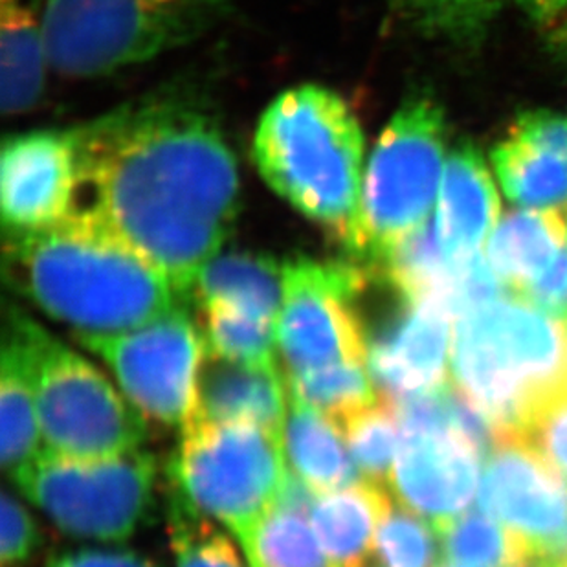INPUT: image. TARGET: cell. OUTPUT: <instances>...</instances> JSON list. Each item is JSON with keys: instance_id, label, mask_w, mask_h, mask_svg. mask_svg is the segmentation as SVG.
Listing matches in <instances>:
<instances>
[{"instance_id": "obj_30", "label": "cell", "mask_w": 567, "mask_h": 567, "mask_svg": "<svg viewBox=\"0 0 567 567\" xmlns=\"http://www.w3.org/2000/svg\"><path fill=\"white\" fill-rule=\"evenodd\" d=\"M290 390L334 421L377 401V385L364 362H342L287 375Z\"/></svg>"}, {"instance_id": "obj_20", "label": "cell", "mask_w": 567, "mask_h": 567, "mask_svg": "<svg viewBox=\"0 0 567 567\" xmlns=\"http://www.w3.org/2000/svg\"><path fill=\"white\" fill-rule=\"evenodd\" d=\"M391 504L384 485L368 480L316 498L309 518L332 567H365Z\"/></svg>"}, {"instance_id": "obj_28", "label": "cell", "mask_w": 567, "mask_h": 567, "mask_svg": "<svg viewBox=\"0 0 567 567\" xmlns=\"http://www.w3.org/2000/svg\"><path fill=\"white\" fill-rule=\"evenodd\" d=\"M203 309V332L209 351L245 364L278 365L276 323L223 301H208Z\"/></svg>"}, {"instance_id": "obj_11", "label": "cell", "mask_w": 567, "mask_h": 567, "mask_svg": "<svg viewBox=\"0 0 567 567\" xmlns=\"http://www.w3.org/2000/svg\"><path fill=\"white\" fill-rule=\"evenodd\" d=\"M78 340L107 364L144 417L186 429L197 404L206 338L183 303L133 331Z\"/></svg>"}, {"instance_id": "obj_3", "label": "cell", "mask_w": 567, "mask_h": 567, "mask_svg": "<svg viewBox=\"0 0 567 567\" xmlns=\"http://www.w3.org/2000/svg\"><path fill=\"white\" fill-rule=\"evenodd\" d=\"M254 161L265 183L353 252L364 188V133L337 92L295 86L262 113Z\"/></svg>"}, {"instance_id": "obj_16", "label": "cell", "mask_w": 567, "mask_h": 567, "mask_svg": "<svg viewBox=\"0 0 567 567\" xmlns=\"http://www.w3.org/2000/svg\"><path fill=\"white\" fill-rule=\"evenodd\" d=\"M505 197L518 208L567 212V116L536 109L519 114L491 153Z\"/></svg>"}, {"instance_id": "obj_21", "label": "cell", "mask_w": 567, "mask_h": 567, "mask_svg": "<svg viewBox=\"0 0 567 567\" xmlns=\"http://www.w3.org/2000/svg\"><path fill=\"white\" fill-rule=\"evenodd\" d=\"M284 441L290 471L316 494L331 493L362 480L349 454L342 426L290 388Z\"/></svg>"}, {"instance_id": "obj_26", "label": "cell", "mask_w": 567, "mask_h": 567, "mask_svg": "<svg viewBox=\"0 0 567 567\" xmlns=\"http://www.w3.org/2000/svg\"><path fill=\"white\" fill-rule=\"evenodd\" d=\"M446 560L466 567H538L535 551L488 514L463 513L437 530Z\"/></svg>"}, {"instance_id": "obj_24", "label": "cell", "mask_w": 567, "mask_h": 567, "mask_svg": "<svg viewBox=\"0 0 567 567\" xmlns=\"http://www.w3.org/2000/svg\"><path fill=\"white\" fill-rule=\"evenodd\" d=\"M0 426L2 466L13 480L43 454L44 444L27 353L10 327L0 359Z\"/></svg>"}, {"instance_id": "obj_1", "label": "cell", "mask_w": 567, "mask_h": 567, "mask_svg": "<svg viewBox=\"0 0 567 567\" xmlns=\"http://www.w3.org/2000/svg\"><path fill=\"white\" fill-rule=\"evenodd\" d=\"M80 193L105 225L192 300L204 265L230 237L241 206L236 155L203 103L156 94L85 127Z\"/></svg>"}, {"instance_id": "obj_22", "label": "cell", "mask_w": 567, "mask_h": 567, "mask_svg": "<svg viewBox=\"0 0 567 567\" xmlns=\"http://www.w3.org/2000/svg\"><path fill=\"white\" fill-rule=\"evenodd\" d=\"M49 50L38 10L24 0L0 6V103L4 114L32 111L43 97Z\"/></svg>"}, {"instance_id": "obj_32", "label": "cell", "mask_w": 567, "mask_h": 567, "mask_svg": "<svg viewBox=\"0 0 567 567\" xmlns=\"http://www.w3.org/2000/svg\"><path fill=\"white\" fill-rule=\"evenodd\" d=\"M434 525L406 505L391 504L377 530L379 567H434L437 557Z\"/></svg>"}, {"instance_id": "obj_27", "label": "cell", "mask_w": 567, "mask_h": 567, "mask_svg": "<svg viewBox=\"0 0 567 567\" xmlns=\"http://www.w3.org/2000/svg\"><path fill=\"white\" fill-rule=\"evenodd\" d=\"M349 454L362 480L384 485L390 482L396 454L401 449L402 430L395 406L388 396H380L340 419Z\"/></svg>"}, {"instance_id": "obj_18", "label": "cell", "mask_w": 567, "mask_h": 567, "mask_svg": "<svg viewBox=\"0 0 567 567\" xmlns=\"http://www.w3.org/2000/svg\"><path fill=\"white\" fill-rule=\"evenodd\" d=\"M287 410L289 380L279 365L245 364L206 348L189 423H252L284 434Z\"/></svg>"}, {"instance_id": "obj_17", "label": "cell", "mask_w": 567, "mask_h": 567, "mask_svg": "<svg viewBox=\"0 0 567 567\" xmlns=\"http://www.w3.org/2000/svg\"><path fill=\"white\" fill-rule=\"evenodd\" d=\"M487 161L466 142L450 151L435 206V230L452 267L482 256L502 219V198Z\"/></svg>"}, {"instance_id": "obj_39", "label": "cell", "mask_w": 567, "mask_h": 567, "mask_svg": "<svg viewBox=\"0 0 567 567\" xmlns=\"http://www.w3.org/2000/svg\"><path fill=\"white\" fill-rule=\"evenodd\" d=\"M538 567H567V557L546 560V563H542Z\"/></svg>"}, {"instance_id": "obj_7", "label": "cell", "mask_w": 567, "mask_h": 567, "mask_svg": "<svg viewBox=\"0 0 567 567\" xmlns=\"http://www.w3.org/2000/svg\"><path fill=\"white\" fill-rule=\"evenodd\" d=\"M8 327L27 353L47 452L103 460L140 450L145 417L102 371L21 312H11Z\"/></svg>"}, {"instance_id": "obj_15", "label": "cell", "mask_w": 567, "mask_h": 567, "mask_svg": "<svg viewBox=\"0 0 567 567\" xmlns=\"http://www.w3.org/2000/svg\"><path fill=\"white\" fill-rule=\"evenodd\" d=\"M452 318L444 296L404 300V311L370 342L368 368L382 396L396 399L444 384Z\"/></svg>"}, {"instance_id": "obj_29", "label": "cell", "mask_w": 567, "mask_h": 567, "mask_svg": "<svg viewBox=\"0 0 567 567\" xmlns=\"http://www.w3.org/2000/svg\"><path fill=\"white\" fill-rule=\"evenodd\" d=\"M245 558L248 567H332L309 516L279 505L262 519Z\"/></svg>"}, {"instance_id": "obj_33", "label": "cell", "mask_w": 567, "mask_h": 567, "mask_svg": "<svg viewBox=\"0 0 567 567\" xmlns=\"http://www.w3.org/2000/svg\"><path fill=\"white\" fill-rule=\"evenodd\" d=\"M567 480V388L530 419L524 434Z\"/></svg>"}, {"instance_id": "obj_34", "label": "cell", "mask_w": 567, "mask_h": 567, "mask_svg": "<svg viewBox=\"0 0 567 567\" xmlns=\"http://www.w3.org/2000/svg\"><path fill=\"white\" fill-rule=\"evenodd\" d=\"M2 542H0V558L2 566L17 567L28 563L39 544L41 535L39 527L28 514L27 507L13 498L8 491L2 494Z\"/></svg>"}, {"instance_id": "obj_37", "label": "cell", "mask_w": 567, "mask_h": 567, "mask_svg": "<svg viewBox=\"0 0 567 567\" xmlns=\"http://www.w3.org/2000/svg\"><path fill=\"white\" fill-rule=\"evenodd\" d=\"M530 21L546 30L555 27L567 13V0H516Z\"/></svg>"}, {"instance_id": "obj_12", "label": "cell", "mask_w": 567, "mask_h": 567, "mask_svg": "<svg viewBox=\"0 0 567 567\" xmlns=\"http://www.w3.org/2000/svg\"><path fill=\"white\" fill-rule=\"evenodd\" d=\"M477 502L483 513L518 535L540 564L563 555L567 480L522 435H504L494 444Z\"/></svg>"}, {"instance_id": "obj_31", "label": "cell", "mask_w": 567, "mask_h": 567, "mask_svg": "<svg viewBox=\"0 0 567 567\" xmlns=\"http://www.w3.org/2000/svg\"><path fill=\"white\" fill-rule=\"evenodd\" d=\"M172 546L177 567H245L234 542L212 518L198 513L173 488Z\"/></svg>"}, {"instance_id": "obj_10", "label": "cell", "mask_w": 567, "mask_h": 567, "mask_svg": "<svg viewBox=\"0 0 567 567\" xmlns=\"http://www.w3.org/2000/svg\"><path fill=\"white\" fill-rule=\"evenodd\" d=\"M368 276V268L354 262L307 257L285 262L276 338L287 375L342 362L368 364L370 340L354 311Z\"/></svg>"}, {"instance_id": "obj_8", "label": "cell", "mask_w": 567, "mask_h": 567, "mask_svg": "<svg viewBox=\"0 0 567 567\" xmlns=\"http://www.w3.org/2000/svg\"><path fill=\"white\" fill-rule=\"evenodd\" d=\"M446 158L443 107L426 92L413 94L371 151L353 254L377 267L391 248L434 219Z\"/></svg>"}, {"instance_id": "obj_4", "label": "cell", "mask_w": 567, "mask_h": 567, "mask_svg": "<svg viewBox=\"0 0 567 567\" xmlns=\"http://www.w3.org/2000/svg\"><path fill=\"white\" fill-rule=\"evenodd\" d=\"M450 364L455 388L504 435L567 388V321L524 296H499L455 318Z\"/></svg>"}, {"instance_id": "obj_25", "label": "cell", "mask_w": 567, "mask_h": 567, "mask_svg": "<svg viewBox=\"0 0 567 567\" xmlns=\"http://www.w3.org/2000/svg\"><path fill=\"white\" fill-rule=\"evenodd\" d=\"M396 21L413 33L455 49H476L487 38L505 0H388Z\"/></svg>"}, {"instance_id": "obj_6", "label": "cell", "mask_w": 567, "mask_h": 567, "mask_svg": "<svg viewBox=\"0 0 567 567\" xmlns=\"http://www.w3.org/2000/svg\"><path fill=\"white\" fill-rule=\"evenodd\" d=\"M290 474L284 434L252 423L193 421L169 482L195 511L225 525L247 555Z\"/></svg>"}, {"instance_id": "obj_23", "label": "cell", "mask_w": 567, "mask_h": 567, "mask_svg": "<svg viewBox=\"0 0 567 567\" xmlns=\"http://www.w3.org/2000/svg\"><path fill=\"white\" fill-rule=\"evenodd\" d=\"M192 300L198 306L223 301L276 323L284 301V265L261 254L219 252L198 272Z\"/></svg>"}, {"instance_id": "obj_19", "label": "cell", "mask_w": 567, "mask_h": 567, "mask_svg": "<svg viewBox=\"0 0 567 567\" xmlns=\"http://www.w3.org/2000/svg\"><path fill=\"white\" fill-rule=\"evenodd\" d=\"M566 248V209L518 208L502 215L485 245V259L504 287L519 295L540 279Z\"/></svg>"}, {"instance_id": "obj_36", "label": "cell", "mask_w": 567, "mask_h": 567, "mask_svg": "<svg viewBox=\"0 0 567 567\" xmlns=\"http://www.w3.org/2000/svg\"><path fill=\"white\" fill-rule=\"evenodd\" d=\"M47 567H158L150 558L124 549H80L64 553Z\"/></svg>"}, {"instance_id": "obj_2", "label": "cell", "mask_w": 567, "mask_h": 567, "mask_svg": "<svg viewBox=\"0 0 567 567\" xmlns=\"http://www.w3.org/2000/svg\"><path fill=\"white\" fill-rule=\"evenodd\" d=\"M21 292L78 338L133 331L184 303L172 281L91 209L6 247Z\"/></svg>"}, {"instance_id": "obj_38", "label": "cell", "mask_w": 567, "mask_h": 567, "mask_svg": "<svg viewBox=\"0 0 567 567\" xmlns=\"http://www.w3.org/2000/svg\"><path fill=\"white\" fill-rule=\"evenodd\" d=\"M547 47L553 55L567 63V13L555 27L547 30Z\"/></svg>"}, {"instance_id": "obj_9", "label": "cell", "mask_w": 567, "mask_h": 567, "mask_svg": "<svg viewBox=\"0 0 567 567\" xmlns=\"http://www.w3.org/2000/svg\"><path fill=\"white\" fill-rule=\"evenodd\" d=\"M13 482L64 535L113 544L133 536L150 513L156 460L142 450L103 460L44 450Z\"/></svg>"}, {"instance_id": "obj_14", "label": "cell", "mask_w": 567, "mask_h": 567, "mask_svg": "<svg viewBox=\"0 0 567 567\" xmlns=\"http://www.w3.org/2000/svg\"><path fill=\"white\" fill-rule=\"evenodd\" d=\"M480 452L455 432L402 435L391 487L435 533L463 514L477 488Z\"/></svg>"}, {"instance_id": "obj_13", "label": "cell", "mask_w": 567, "mask_h": 567, "mask_svg": "<svg viewBox=\"0 0 567 567\" xmlns=\"http://www.w3.org/2000/svg\"><path fill=\"white\" fill-rule=\"evenodd\" d=\"M80 183L75 128H43L6 138L0 206L8 236L43 230L74 214Z\"/></svg>"}, {"instance_id": "obj_40", "label": "cell", "mask_w": 567, "mask_h": 567, "mask_svg": "<svg viewBox=\"0 0 567 567\" xmlns=\"http://www.w3.org/2000/svg\"><path fill=\"white\" fill-rule=\"evenodd\" d=\"M435 567H466V566H461V564L450 563V560H446V563L440 564V566H435Z\"/></svg>"}, {"instance_id": "obj_5", "label": "cell", "mask_w": 567, "mask_h": 567, "mask_svg": "<svg viewBox=\"0 0 567 567\" xmlns=\"http://www.w3.org/2000/svg\"><path fill=\"white\" fill-rule=\"evenodd\" d=\"M230 0H35L50 66L100 78L200 38Z\"/></svg>"}, {"instance_id": "obj_35", "label": "cell", "mask_w": 567, "mask_h": 567, "mask_svg": "<svg viewBox=\"0 0 567 567\" xmlns=\"http://www.w3.org/2000/svg\"><path fill=\"white\" fill-rule=\"evenodd\" d=\"M519 296L533 301L549 315L567 321V248L555 265L524 292H519Z\"/></svg>"}]
</instances>
